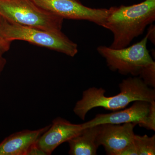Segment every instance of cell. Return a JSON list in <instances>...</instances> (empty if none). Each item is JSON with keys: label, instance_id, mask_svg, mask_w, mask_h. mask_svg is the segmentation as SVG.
Wrapping results in <instances>:
<instances>
[{"label": "cell", "instance_id": "cell-1", "mask_svg": "<svg viewBox=\"0 0 155 155\" xmlns=\"http://www.w3.org/2000/svg\"><path fill=\"white\" fill-rule=\"evenodd\" d=\"M120 93L112 97L105 96L106 91L102 87H90L83 91L82 98L77 102L73 111L84 120L86 114L93 108L101 107L110 110L124 109L132 102L155 101V91L150 88L140 77H130L119 84Z\"/></svg>", "mask_w": 155, "mask_h": 155}, {"label": "cell", "instance_id": "cell-2", "mask_svg": "<svg viewBox=\"0 0 155 155\" xmlns=\"http://www.w3.org/2000/svg\"><path fill=\"white\" fill-rule=\"evenodd\" d=\"M103 27L110 31L114 41L110 47H127L155 20V0H145L132 5L111 7Z\"/></svg>", "mask_w": 155, "mask_h": 155}, {"label": "cell", "instance_id": "cell-3", "mask_svg": "<svg viewBox=\"0 0 155 155\" xmlns=\"http://www.w3.org/2000/svg\"><path fill=\"white\" fill-rule=\"evenodd\" d=\"M0 35L6 41H27L38 46L74 57L78 53L77 44L71 41L62 31L52 32L25 26L12 22L2 16Z\"/></svg>", "mask_w": 155, "mask_h": 155}, {"label": "cell", "instance_id": "cell-4", "mask_svg": "<svg viewBox=\"0 0 155 155\" xmlns=\"http://www.w3.org/2000/svg\"><path fill=\"white\" fill-rule=\"evenodd\" d=\"M0 15L12 22L52 32L61 31L64 19L31 0H0Z\"/></svg>", "mask_w": 155, "mask_h": 155}, {"label": "cell", "instance_id": "cell-5", "mask_svg": "<svg viewBox=\"0 0 155 155\" xmlns=\"http://www.w3.org/2000/svg\"><path fill=\"white\" fill-rule=\"evenodd\" d=\"M148 36L127 47L113 49L106 46L97 48L98 53L105 59L107 65L112 71L124 75L138 76L142 70L154 62L147 48Z\"/></svg>", "mask_w": 155, "mask_h": 155}, {"label": "cell", "instance_id": "cell-6", "mask_svg": "<svg viewBox=\"0 0 155 155\" xmlns=\"http://www.w3.org/2000/svg\"><path fill=\"white\" fill-rule=\"evenodd\" d=\"M47 11L63 19L86 20L103 27L109 9L92 8L84 5L78 0H31Z\"/></svg>", "mask_w": 155, "mask_h": 155}, {"label": "cell", "instance_id": "cell-7", "mask_svg": "<svg viewBox=\"0 0 155 155\" xmlns=\"http://www.w3.org/2000/svg\"><path fill=\"white\" fill-rule=\"evenodd\" d=\"M136 125L133 123L99 125L97 143L99 146H104L107 154L120 155L123 150L133 143Z\"/></svg>", "mask_w": 155, "mask_h": 155}, {"label": "cell", "instance_id": "cell-8", "mask_svg": "<svg viewBox=\"0 0 155 155\" xmlns=\"http://www.w3.org/2000/svg\"><path fill=\"white\" fill-rule=\"evenodd\" d=\"M82 124H75L61 117L53 120L49 128L40 137L36 143L47 155H51L60 145L83 131Z\"/></svg>", "mask_w": 155, "mask_h": 155}, {"label": "cell", "instance_id": "cell-9", "mask_svg": "<svg viewBox=\"0 0 155 155\" xmlns=\"http://www.w3.org/2000/svg\"><path fill=\"white\" fill-rule=\"evenodd\" d=\"M150 103L143 101H135L130 107L123 110L96 115L88 122L82 123L84 128L102 124H121L133 123L142 127L149 111Z\"/></svg>", "mask_w": 155, "mask_h": 155}, {"label": "cell", "instance_id": "cell-10", "mask_svg": "<svg viewBox=\"0 0 155 155\" xmlns=\"http://www.w3.org/2000/svg\"><path fill=\"white\" fill-rule=\"evenodd\" d=\"M50 125L37 130H22L9 136L0 143V155H26L28 149L37 143Z\"/></svg>", "mask_w": 155, "mask_h": 155}, {"label": "cell", "instance_id": "cell-11", "mask_svg": "<svg viewBox=\"0 0 155 155\" xmlns=\"http://www.w3.org/2000/svg\"><path fill=\"white\" fill-rule=\"evenodd\" d=\"M99 125L84 128L75 137L69 140V154L71 155H95L99 146L97 137Z\"/></svg>", "mask_w": 155, "mask_h": 155}, {"label": "cell", "instance_id": "cell-12", "mask_svg": "<svg viewBox=\"0 0 155 155\" xmlns=\"http://www.w3.org/2000/svg\"><path fill=\"white\" fill-rule=\"evenodd\" d=\"M134 143L138 155L155 154V136L144 135H134Z\"/></svg>", "mask_w": 155, "mask_h": 155}, {"label": "cell", "instance_id": "cell-13", "mask_svg": "<svg viewBox=\"0 0 155 155\" xmlns=\"http://www.w3.org/2000/svg\"><path fill=\"white\" fill-rule=\"evenodd\" d=\"M140 78L148 86L155 87V63L153 62L149 64L142 70L140 74Z\"/></svg>", "mask_w": 155, "mask_h": 155}, {"label": "cell", "instance_id": "cell-14", "mask_svg": "<svg viewBox=\"0 0 155 155\" xmlns=\"http://www.w3.org/2000/svg\"><path fill=\"white\" fill-rule=\"evenodd\" d=\"M142 127L150 130H155V101L150 103L149 111L145 122Z\"/></svg>", "mask_w": 155, "mask_h": 155}, {"label": "cell", "instance_id": "cell-15", "mask_svg": "<svg viewBox=\"0 0 155 155\" xmlns=\"http://www.w3.org/2000/svg\"><path fill=\"white\" fill-rule=\"evenodd\" d=\"M26 155H47L36 143L30 147L26 153Z\"/></svg>", "mask_w": 155, "mask_h": 155}, {"label": "cell", "instance_id": "cell-16", "mask_svg": "<svg viewBox=\"0 0 155 155\" xmlns=\"http://www.w3.org/2000/svg\"><path fill=\"white\" fill-rule=\"evenodd\" d=\"M120 155H138L134 143L123 150Z\"/></svg>", "mask_w": 155, "mask_h": 155}, {"label": "cell", "instance_id": "cell-17", "mask_svg": "<svg viewBox=\"0 0 155 155\" xmlns=\"http://www.w3.org/2000/svg\"><path fill=\"white\" fill-rule=\"evenodd\" d=\"M147 30V35L148 36V40H150L152 43L155 45V25L151 24L150 25Z\"/></svg>", "mask_w": 155, "mask_h": 155}, {"label": "cell", "instance_id": "cell-18", "mask_svg": "<svg viewBox=\"0 0 155 155\" xmlns=\"http://www.w3.org/2000/svg\"><path fill=\"white\" fill-rule=\"evenodd\" d=\"M2 16L0 15V22H1ZM11 43L10 42L6 41L5 40L2 38L0 35V50H3L5 52L8 51L10 48Z\"/></svg>", "mask_w": 155, "mask_h": 155}, {"label": "cell", "instance_id": "cell-19", "mask_svg": "<svg viewBox=\"0 0 155 155\" xmlns=\"http://www.w3.org/2000/svg\"><path fill=\"white\" fill-rule=\"evenodd\" d=\"M5 53V51L0 50V75H1V73L4 70L6 63H7L6 59L3 56V55Z\"/></svg>", "mask_w": 155, "mask_h": 155}]
</instances>
